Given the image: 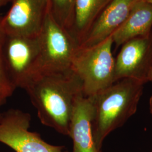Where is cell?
Listing matches in <instances>:
<instances>
[{
    "label": "cell",
    "mask_w": 152,
    "mask_h": 152,
    "mask_svg": "<svg viewBox=\"0 0 152 152\" xmlns=\"http://www.w3.org/2000/svg\"><path fill=\"white\" fill-rule=\"evenodd\" d=\"M49 12L48 0H14L1 27L6 36H38Z\"/></svg>",
    "instance_id": "52a82bcc"
},
{
    "label": "cell",
    "mask_w": 152,
    "mask_h": 152,
    "mask_svg": "<svg viewBox=\"0 0 152 152\" xmlns=\"http://www.w3.org/2000/svg\"><path fill=\"white\" fill-rule=\"evenodd\" d=\"M139 1L112 0L93 23L79 46H92L112 36Z\"/></svg>",
    "instance_id": "9c48e42d"
},
{
    "label": "cell",
    "mask_w": 152,
    "mask_h": 152,
    "mask_svg": "<svg viewBox=\"0 0 152 152\" xmlns=\"http://www.w3.org/2000/svg\"><path fill=\"white\" fill-rule=\"evenodd\" d=\"M41 122L68 136L76 102L83 96L80 80L71 69L37 76L24 88Z\"/></svg>",
    "instance_id": "6da1fadb"
},
{
    "label": "cell",
    "mask_w": 152,
    "mask_h": 152,
    "mask_svg": "<svg viewBox=\"0 0 152 152\" xmlns=\"http://www.w3.org/2000/svg\"><path fill=\"white\" fill-rule=\"evenodd\" d=\"M1 115H2V113H0V118H1Z\"/></svg>",
    "instance_id": "ffe728a7"
},
{
    "label": "cell",
    "mask_w": 152,
    "mask_h": 152,
    "mask_svg": "<svg viewBox=\"0 0 152 152\" xmlns=\"http://www.w3.org/2000/svg\"><path fill=\"white\" fill-rule=\"evenodd\" d=\"M91 99L82 95L76 102L71 117L68 136L73 140L72 152H102L98 150L92 136Z\"/></svg>",
    "instance_id": "30bf717a"
},
{
    "label": "cell",
    "mask_w": 152,
    "mask_h": 152,
    "mask_svg": "<svg viewBox=\"0 0 152 152\" xmlns=\"http://www.w3.org/2000/svg\"><path fill=\"white\" fill-rule=\"evenodd\" d=\"M144 85L137 80L123 78L90 98L92 136L98 150L102 151L104 140L110 132L136 113Z\"/></svg>",
    "instance_id": "7a4b0ae2"
},
{
    "label": "cell",
    "mask_w": 152,
    "mask_h": 152,
    "mask_svg": "<svg viewBox=\"0 0 152 152\" xmlns=\"http://www.w3.org/2000/svg\"><path fill=\"white\" fill-rule=\"evenodd\" d=\"M13 1H14V0H10V2H12Z\"/></svg>",
    "instance_id": "44dd1931"
},
{
    "label": "cell",
    "mask_w": 152,
    "mask_h": 152,
    "mask_svg": "<svg viewBox=\"0 0 152 152\" xmlns=\"http://www.w3.org/2000/svg\"><path fill=\"white\" fill-rule=\"evenodd\" d=\"M152 82V67L147 77V82Z\"/></svg>",
    "instance_id": "9a60e30c"
},
{
    "label": "cell",
    "mask_w": 152,
    "mask_h": 152,
    "mask_svg": "<svg viewBox=\"0 0 152 152\" xmlns=\"http://www.w3.org/2000/svg\"><path fill=\"white\" fill-rule=\"evenodd\" d=\"M145 1H147V2H149V3L152 4V0H145Z\"/></svg>",
    "instance_id": "ac0fdd59"
},
{
    "label": "cell",
    "mask_w": 152,
    "mask_h": 152,
    "mask_svg": "<svg viewBox=\"0 0 152 152\" xmlns=\"http://www.w3.org/2000/svg\"><path fill=\"white\" fill-rule=\"evenodd\" d=\"M152 67V31L122 45L115 59L114 82L123 78H133L146 83Z\"/></svg>",
    "instance_id": "ba28073f"
},
{
    "label": "cell",
    "mask_w": 152,
    "mask_h": 152,
    "mask_svg": "<svg viewBox=\"0 0 152 152\" xmlns=\"http://www.w3.org/2000/svg\"><path fill=\"white\" fill-rule=\"evenodd\" d=\"M150 110H151V114H152V108H150Z\"/></svg>",
    "instance_id": "d6986e66"
},
{
    "label": "cell",
    "mask_w": 152,
    "mask_h": 152,
    "mask_svg": "<svg viewBox=\"0 0 152 152\" xmlns=\"http://www.w3.org/2000/svg\"><path fill=\"white\" fill-rule=\"evenodd\" d=\"M49 11L55 20L67 31L71 29L76 0H48Z\"/></svg>",
    "instance_id": "4fadbf2b"
},
{
    "label": "cell",
    "mask_w": 152,
    "mask_h": 152,
    "mask_svg": "<svg viewBox=\"0 0 152 152\" xmlns=\"http://www.w3.org/2000/svg\"><path fill=\"white\" fill-rule=\"evenodd\" d=\"M149 105H150V108H152V95L149 100Z\"/></svg>",
    "instance_id": "e0dca14e"
},
{
    "label": "cell",
    "mask_w": 152,
    "mask_h": 152,
    "mask_svg": "<svg viewBox=\"0 0 152 152\" xmlns=\"http://www.w3.org/2000/svg\"><path fill=\"white\" fill-rule=\"evenodd\" d=\"M39 38V54L32 79L42 75L70 70L78 44L68 31L55 20L50 11Z\"/></svg>",
    "instance_id": "277c9868"
},
{
    "label": "cell",
    "mask_w": 152,
    "mask_h": 152,
    "mask_svg": "<svg viewBox=\"0 0 152 152\" xmlns=\"http://www.w3.org/2000/svg\"><path fill=\"white\" fill-rule=\"evenodd\" d=\"M5 37V34L1 27L0 16V106L6 103L16 89L8 76L4 63L3 48Z\"/></svg>",
    "instance_id": "5bb4252c"
},
{
    "label": "cell",
    "mask_w": 152,
    "mask_h": 152,
    "mask_svg": "<svg viewBox=\"0 0 152 152\" xmlns=\"http://www.w3.org/2000/svg\"><path fill=\"white\" fill-rule=\"evenodd\" d=\"M9 2H10V0H0V9Z\"/></svg>",
    "instance_id": "2e32d148"
},
{
    "label": "cell",
    "mask_w": 152,
    "mask_h": 152,
    "mask_svg": "<svg viewBox=\"0 0 152 152\" xmlns=\"http://www.w3.org/2000/svg\"></svg>",
    "instance_id": "7402d4cb"
},
{
    "label": "cell",
    "mask_w": 152,
    "mask_h": 152,
    "mask_svg": "<svg viewBox=\"0 0 152 152\" xmlns=\"http://www.w3.org/2000/svg\"><path fill=\"white\" fill-rule=\"evenodd\" d=\"M152 31V4L140 0L124 23L112 34L115 49L131 39L145 35Z\"/></svg>",
    "instance_id": "8fae6325"
},
{
    "label": "cell",
    "mask_w": 152,
    "mask_h": 152,
    "mask_svg": "<svg viewBox=\"0 0 152 152\" xmlns=\"http://www.w3.org/2000/svg\"><path fill=\"white\" fill-rule=\"evenodd\" d=\"M113 45L111 36L96 45L76 50L71 69L81 82L85 97H92L114 83Z\"/></svg>",
    "instance_id": "3957f363"
},
{
    "label": "cell",
    "mask_w": 152,
    "mask_h": 152,
    "mask_svg": "<svg viewBox=\"0 0 152 152\" xmlns=\"http://www.w3.org/2000/svg\"><path fill=\"white\" fill-rule=\"evenodd\" d=\"M112 0H76L69 32L78 46L98 16Z\"/></svg>",
    "instance_id": "7c38bea8"
},
{
    "label": "cell",
    "mask_w": 152,
    "mask_h": 152,
    "mask_svg": "<svg viewBox=\"0 0 152 152\" xmlns=\"http://www.w3.org/2000/svg\"><path fill=\"white\" fill-rule=\"evenodd\" d=\"M31 115L17 109L2 113L0 118V142L15 152H62L64 146L44 141L37 132L29 130Z\"/></svg>",
    "instance_id": "5b68a950"
},
{
    "label": "cell",
    "mask_w": 152,
    "mask_h": 152,
    "mask_svg": "<svg viewBox=\"0 0 152 152\" xmlns=\"http://www.w3.org/2000/svg\"><path fill=\"white\" fill-rule=\"evenodd\" d=\"M40 50L39 36H6L4 60L8 76L15 88H24L32 80Z\"/></svg>",
    "instance_id": "8992f818"
}]
</instances>
